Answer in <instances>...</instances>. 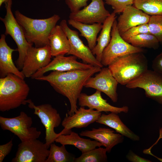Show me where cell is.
I'll return each instance as SVG.
<instances>
[{
  "instance_id": "obj_28",
  "label": "cell",
  "mask_w": 162,
  "mask_h": 162,
  "mask_svg": "<svg viewBox=\"0 0 162 162\" xmlns=\"http://www.w3.org/2000/svg\"><path fill=\"white\" fill-rule=\"evenodd\" d=\"M133 6L150 16L162 15V0H134Z\"/></svg>"
},
{
  "instance_id": "obj_15",
  "label": "cell",
  "mask_w": 162,
  "mask_h": 162,
  "mask_svg": "<svg viewBox=\"0 0 162 162\" xmlns=\"http://www.w3.org/2000/svg\"><path fill=\"white\" fill-rule=\"evenodd\" d=\"M102 113L94 109H86L81 106L77 111L71 115H67L62 122L64 129L58 135L69 134L74 128H86L90 124L96 122Z\"/></svg>"
},
{
  "instance_id": "obj_10",
  "label": "cell",
  "mask_w": 162,
  "mask_h": 162,
  "mask_svg": "<svg viewBox=\"0 0 162 162\" xmlns=\"http://www.w3.org/2000/svg\"><path fill=\"white\" fill-rule=\"evenodd\" d=\"M60 25L69 41L70 48L67 55L74 56L86 63L102 68L103 65L97 59L89 47L83 44L79 37L78 32L70 28L65 20H62Z\"/></svg>"
},
{
  "instance_id": "obj_8",
  "label": "cell",
  "mask_w": 162,
  "mask_h": 162,
  "mask_svg": "<svg viewBox=\"0 0 162 162\" xmlns=\"http://www.w3.org/2000/svg\"><path fill=\"white\" fill-rule=\"evenodd\" d=\"M26 103L28 104L29 108L34 110V114L39 117L45 128V144L49 149L50 144L55 142L59 135L54 131V128L59 126L61 122L60 114L50 104L36 106L31 99L27 100Z\"/></svg>"
},
{
  "instance_id": "obj_29",
  "label": "cell",
  "mask_w": 162,
  "mask_h": 162,
  "mask_svg": "<svg viewBox=\"0 0 162 162\" xmlns=\"http://www.w3.org/2000/svg\"><path fill=\"white\" fill-rule=\"evenodd\" d=\"M107 152L106 148L99 147L82 153L76 158L74 162H105L107 161Z\"/></svg>"
},
{
  "instance_id": "obj_34",
  "label": "cell",
  "mask_w": 162,
  "mask_h": 162,
  "mask_svg": "<svg viewBox=\"0 0 162 162\" xmlns=\"http://www.w3.org/2000/svg\"><path fill=\"white\" fill-rule=\"evenodd\" d=\"M13 145L12 140L6 144L0 145V162H2L5 157L10 153Z\"/></svg>"
},
{
  "instance_id": "obj_17",
  "label": "cell",
  "mask_w": 162,
  "mask_h": 162,
  "mask_svg": "<svg viewBox=\"0 0 162 162\" xmlns=\"http://www.w3.org/2000/svg\"><path fill=\"white\" fill-rule=\"evenodd\" d=\"M101 92L97 90L93 94L90 95L81 93L78 99L79 105L82 107L87 106L101 112H110L118 114L122 112L127 113L128 112L129 108L127 106L119 107L110 104L102 97Z\"/></svg>"
},
{
  "instance_id": "obj_13",
  "label": "cell",
  "mask_w": 162,
  "mask_h": 162,
  "mask_svg": "<svg viewBox=\"0 0 162 162\" xmlns=\"http://www.w3.org/2000/svg\"><path fill=\"white\" fill-rule=\"evenodd\" d=\"M111 14L106 10L103 0H92L82 10L71 12L69 19L87 24L103 23Z\"/></svg>"
},
{
  "instance_id": "obj_38",
  "label": "cell",
  "mask_w": 162,
  "mask_h": 162,
  "mask_svg": "<svg viewBox=\"0 0 162 162\" xmlns=\"http://www.w3.org/2000/svg\"><path fill=\"white\" fill-rule=\"evenodd\" d=\"M8 0H0V7L2 6L3 3L5 4Z\"/></svg>"
},
{
  "instance_id": "obj_25",
  "label": "cell",
  "mask_w": 162,
  "mask_h": 162,
  "mask_svg": "<svg viewBox=\"0 0 162 162\" xmlns=\"http://www.w3.org/2000/svg\"><path fill=\"white\" fill-rule=\"evenodd\" d=\"M68 23L78 30L80 33V36L86 39L88 47L92 50L96 44L97 35L101 31L103 24L101 23L87 24L70 19Z\"/></svg>"
},
{
  "instance_id": "obj_16",
  "label": "cell",
  "mask_w": 162,
  "mask_h": 162,
  "mask_svg": "<svg viewBox=\"0 0 162 162\" xmlns=\"http://www.w3.org/2000/svg\"><path fill=\"white\" fill-rule=\"evenodd\" d=\"M77 58L73 55L67 57L60 55L55 57L46 66L40 69L33 75L31 78L35 80L50 71L65 72L75 70H85L94 66L91 64L79 62L76 60Z\"/></svg>"
},
{
  "instance_id": "obj_22",
  "label": "cell",
  "mask_w": 162,
  "mask_h": 162,
  "mask_svg": "<svg viewBox=\"0 0 162 162\" xmlns=\"http://www.w3.org/2000/svg\"><path fill=\"white\" fill-rule=\"evenodd\" d=\"M55 142L62 145H73L78 149L82 153L103 145L96 141L80 137L76 133L71 131L69 134L59 135Z\"/></svg>"
},
{
  "instance_id": "obj_33",
  "label": "cell",
  "mask_w": 162,
  "mask_h": 162,
  "mask_svg": "<svg viewBox=\"0 0 162 162\" xmlns=\"http://www.w3.org/2000/svg\"><path fill=\"white\" fill-rule=\"evenodd\" d=\"M88 0H65L66 4L70 8L71 12L76 11L80 9L87 6Z\"/></svg>"
},
{
  "instance_id": "obj_1",
  "label": "cell",
  "mask_w": 162,
  "mask_h": 162,
  "mask_svg": "<svg viewBox=\"0 0 162 162\" xmlns=\"http://www.w3.org/2000/svg\"><path fill=\"white\" fill-rule=\"evenodd\" d=\"M101 68L93 66L85 70H75L65 72L52 71L47 75L35 79L47 82L57 92L68 98L70 109L68 114L71 115L78 109L77 103L83 87L86 81Z\"/></svg>"
},
{
  "instance_id": "obj_12",
  "label": "cell",
  "mask_w": 162,
  "mask_h": 162,
  "mask_svg": "<svg viewBox=\"0 0 162 162\" xmlns=\"http://www.w3.org/2000/svg\"><path fill=\"white\" fill-rule=\"evenodd\" d=\"M52 57L49 45L41 47L30 46L21 71L26 77H31L40 69L46 66Z\"/></svg>"
},
{
  "instance_id": "obj_20",
  "label": "cell",
  "mask_w": 162,
  "mask_h": 162,
  "mask_svg": "<svg viewBox=\"0 0 162 162\" xmlns=\"http://www.w3.org/2000/svg\"><path fill=\"white\" fill-rule=\"evenodd\" d=\"M5 34L1 35L0 39V77L3 78L8 74H13L24 79L25 77L21 71L14 64L12 58V53L17 49L11 48L5 40Z\"/></svg>"
},
{
  "instance_id": "obj_23",
  "label": "cell",
  "mask_w": 162,
  "mask_h": 162,
  "mask_svg": "<svg viewBox=\"0 0 162 162\" xmlns=\"http://www.w3.org/2000/svg\"><path fill=\"white\" fill-rule=\"evenodd\" d=\"M96 122L107 126L134 141H138L139 136L129 129L122 121L118 114L111 112L102 114Z\"/></svg>"
},
{
  "instance_id": "obj_21",
  "label": "cell",
  "mask_w": 162,
  "mask_h": 162,
  "mask_svg": "<svg viewBox=\"0 0 162 162\" xmlns=\"http://www.w3.org/2000/svg\"><path fill=\"white\" fill-rule=\"evenodd\" d=\"M52 56L64 55L69 52L70 46L69 40L60 25H56L49 37Z\"/></svg>"
},
{
  "instance_id": "obj_7",
  "label": "cell",
  "mask_w": 162,
  "mask_h": 162,
  "mask_svg": "<svg viewBox=\"0 0 162 162\" xmlns=\"http://www.w3.org/2000/svg\"><path fill=\"white\" fill-rule=\"evenodd\" d=\"M32 118L24 112L13 118L0 116V125L3 130H8L17 136L21 142L37 139L41 133L35 127H32Z\"/></svg>"
},
{
  "instance_id": "obj_6",
  "label": "cell",
  "mask_w": 162,
  "mask_h": 162,
  "mask_svg": "<svg viewBox=\"0 0 162 162\" xmlns=\"http://www.w3.org/2000/svg\"><path fill=\"white\" fill-rule=\"evenodd\" d=\"M117 23L116 20L112 27L110 41L102 54L101 63L103 66H108L118 58L124 56L144 51L142 48L133 46L122 38L118 31Z\"/></svg>"
},
{
  "instance_id": "obj_27",
  "label": "cell",
  "mask_w": 162,
  "mask_h": 162,
  "mask_svg": "<svg viewBox=\"0 0 162 162\" xmlns=\"http://www.w3.org/2000/svg\"><path fill=\"white\" fill-rule=\"evenodd\" d=\"M127 42L136 47L154 50L159 48L160 44L156 38L150 33L142 34L134 36L129 39Z\"/></svg>"
},
{
  "instance_id": "obj_18",
  "label": "cell",
  "mask_w": 162,
  "mask_h": 162,
  "mask_svg": "<svg viewBox=\"0 0 162 162\" xmlns=\"http://www.w3.org/2000/svg\"><path fill=\"white\" fill-rule=\"evenodd\" d=\"M150 16L133 6H127L118 19L117 26L119 34L134 26L148 23Z\"/></svg>"
},
{
  "instance_id": "obj_5",
  "label": "cell",
  "mask_w": 162,
  "mask_h": 162,
  "mask_svg": "<svg viewBox=\"0 0 162 162\" xmlns=\"http://www.w3.org/2000/svg\"><path fill=\"white\" fill-rule=\"evenodd\" d=\"M5 4L6 14L4 18L1 17L0 19L5 26V34L10 35L17 46L19 56L15 63L18 68L22 70L27 50L32 45L27 41L21 27L13 14L11 10L12 0H8Z\"/></svg>"
},
{
  "instance_id": "obj_9",
  "label": "cell",
  "mask_w": 162,
  "mask_h": 162,
  "mask_svg": "<svg viewBox=\"0 0 162 162\" xmlns=\"http://www.w3.org/2000/svg\"><path fill=\"white\" fill-rule=\"evenodd\" d=\"M125 86L143 89L146 97L162 104V75L154 70H147Z\"/></svg>"
},
{
  "instance_id": "obj_31",
  "label": "cell",
  "mask_w": 162,
  "mask_h": 162,
  "mask_svg": "<svg viewBox=\"0 0 162 162\" xmlns=\"http://www.w3.org/2000/svg\"><path fill=\"white\" fill-rule=\"evenodd\" d=\"M149 33H150L148 23H147L133 27L120 35L122 38L127 42L129 39L134 36L142 34Z\"/></svg>"
},
{
  "instance_id": "obj_24",
  "label": "cell",
  "mask_w": 162,
  "mask_h": 162,
  "mask_svg": "<svg viewBox=\"0 0 162 162\" xmlns=\"http://www.w3.org/2000/svg\"><path fill=\"white\" fill-rule=\"evenodd\" d=\"M116 18V14L112 12L106 19L103 24L100 34L97 38V43L92 50L93 54L96 56L97 59L100 62L103 51L110 41L112 27Z\"/></svg>"
},
{
  "instance_id": "obj_2",
  "label": "cell",
  "mask_w": 162,
  "mask_h": 162,
  "mask_svg": "<svg viewBox=\"0 0 162 162\" xmlns=\"http://www.w3.org/2000/svg\"><path fill=\"white\" fill-rule=\"evenodd\" d=\"M15 18L21 27L27 42L36 47L49 45V37L52 29L60 19L54 14L43 19H32L24 15L19 10L14 13Z\"/></svg>"
},
{
  "instance_id": "obj_26",
  "label": "cell",
  "mask_w": 162,
  "mask_h": 162,
  "mask_svg": "<svg viewBox=\"0 0 162 162\" xmlns=\"http://www.w3.org/2000/svg\"><path fill=\"white\" fill-rule=\"evenodd\" d=\"M65 145L60 146L54 142L50 146L49 155L45 162H74L75 156L68 152Z\"/></svg>"
},
{
  "instance_id": "obj_37",
  "label": "cell",
  "mask_w": 162,
  "mask_h": 162,
  "mask_svg": "<svg viewBox=\"0 0 162 162\" xmlns=\"http://www.w3.org/2000/svg\"><path fill=\"white\" fill-rule=\"evenodd\" d=\"M143 152L145 154H149L154 156V157L156 158L157 159H158V160L160 161V162H162V158H158V157L153 154L151 153V149H149V148L144 150L143 151Z\"/></svg>"
},
{
  "instance_id": "obj_30",
  "label": "cell",
  "mask_w": 162,
  "mask_h": 162,
  "mask_svg": "<svg viewBox=\"0 0 162 162\" xmlns=\"http://www.w3.org/2000/svg\"><path fill=\"white\" fill-rule=\"evenodd\" d=\"M148 25L150 33L162 45V15L151 16Z\"/></svg>"
},
{
  "instance_id": "obj_19",
  "label": "cell",
  "mask_w": 162,
  "mask_h": 162,
  "mask_svg": "<svg viewBox=\"0 0 162 162\" xmlns=\"http://www.w3.org/2000/svg\"><path fill=\"white\" fill-rule=\"evenodd\" d=\"M80 134L93 139L101 143L106 149L107 152H110L116 145L123 142L124 136L119 133H115L113 130L105 128H93L91 130L81 131Z\"/></svg>"
},
{
  "instance_id": "obj_3",
  "label": "cell",
  "mask_w": 162,
  "mask_h": 162,
  "mask_svg": "<svg viewBox=\"0 0 162 162\" xmlns=\"http://www.w3.org/2000/svg\"><path fill=\"white\" fill-rule=\"evenodd\" d=\"M30 88L24 80L13 74L0 78V111L15 109L26 103Z\"/></svg>"
},
{
  "instance_id": "obj_4",
  "label": "cell",
  "mask_w": 162,
  "mask_h": 162,
  "mask_svg": "<svg viewBox=\"0 0 162 162\" xmlns=\"http://www.w3.org/2000/svg\"><path fill=\"white\" fill-rule=\"evenodd\" d=\"M108 68L118 83L126 85L148 70V60L143 52L131 53L118 58Z\"/></svg>"
},
{
  "instance_id": "obj_14",
  "label": "cell",
  "mask_w": 162,
  "mask_h": 162,
  "mask_svg": "<svg viewBox=\"0 0 162 162\" xmlns=\"http://www.w3.org/2000/svg\"><path fill=\"white\" fill-rule=\"evenodd\" d=\"M119 83L108 67L101 69L94 77H90L84 84L86 88H93L103 92L114 103L117 102V87Z\"/></svg>"
},
{
  "instance_id": "obj_32",
  "label": "cell",
  "mask_w": 162,
  "mask_h": 162,
  "mask_svg": "<svg viewBox=\"0 0 162 162\" xmlns=\"http://www.w3.org/2000/svg\"><path fill=\"white\" fill-rule=\"evenodd\" d=\"M106 3L111 5L114 13H122L128 6L132 5L134 0H105Z\"/></svg>"
},
{
  "instance_id": "obj_11",
  "label": "cell",
  "mask_w": 162,
  "mask_h": 162,
  "mask_svg": "<svg viewBox=\"0 0 162 162\" xmlns=\"http://www.w3.org/2000/svg\"><path fill=\"white\" fill-rule=\"evenodd\" d=\"M49 150L44 143L37 139L21 142L12 162H45Z\"/></svg>"
},
{
  "instance_id": "obj_35",
  "label": "cell",
  "mask_w": 162,
  "mask_h": 162,
  "mask_svg": "<svg viewBox=\"0 0 162 162\" xmlns=\"http://www.w3.org/2000/svg\"><path fill=\"white\" fill-rule=\"evenodd\" d=\"M152 68L153 70L162 75V52L153 60Z\"/></svg>"
},
{
  "instance_id": "obj_36",
  "label": "cell",
  "mask_w": 162,
  "mask_h": 162,
  "mask_svg": "<svg viewBox=\"0 0 162 162\" xmlns=\"http://www.w3.org/2000/svg\"><path fill=\"white\" fill-rule=\"evenodd\" d=\"M127 159L132 162H151V161L142 158L130 150L126 156Z\"/></svg>"
}]
</instances>
